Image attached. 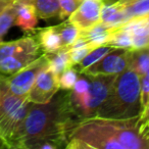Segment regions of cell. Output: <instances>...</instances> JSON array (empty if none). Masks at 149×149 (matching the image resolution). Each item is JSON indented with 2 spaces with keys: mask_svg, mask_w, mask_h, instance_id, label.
<instances>
[{
  "mask_svg": "<svg viewBox=\"0 0 149 149\" xmlns=\"http://www.w3.org/2000/svg\"><path fill=\"white\" fill-rule=\"evenodd\" d=\"M79 122L70 105V91L63 89L47 103L31 104L21 128L9 141L8 148L65 147L68 135Z\"/></svg>",
  "mask_w": 149,
  "mask_h": 149,
  "instance_id": "cell-1",
  "label": "cell"
},
{
  "mask_svg": "<svg viewBox=\"0 0 149 149\" xmlns=\"http://www.w3.org/2000/svg\"><path fill=\"white\" fill-rule=\"evenodd\" d=\"M139 116L120 120L94 116L81 120L68 135L65 148H147L146 139L139 132Z\"/></svg>",
  "mask_w": 149,
  "mask_h": 149,
  "instance_id": "cell-2",
  "label": "cell"
},
{
  "mask_svg": "<svg viewBox=\"0 0 149 149\" xmlns=\"http://www.w3.org/2000/svg\"><path fill=\"white\" fill-rule=\"evenodd\" d=\"M140 96V77L133 68H128L116 76L107 97L98 108L96 116L116 120L139 116L143 111Z\"/></svg>",
  "mask_w": 149,
  "mask_h": 149,
  "instance_id": "cell-3",
  "label": "cell"
},
{
  "mask_svg": "<svg viewBox=\"0 0 149 149\" xmlns=\"http://www.w3.org/2000/svg\"><path fill=\"white\" fill-rule=\"evenodd\" d=\"M32 102L8 90L0 76V138L8 143L21 128Z\"/></svg>",
  "mask_w": 149,
  "mask_h": 149,
  "instance_id": "cell-4",
  "label": "cell"
},
{
  "mask_svg": "<svg viewBox=\"0 0 149 149\" xmlns=\"http://www.w3.org/2000/svg\"><path fill=\"white\" fill-rule=\"evenodd\" d=\"M90 87L86 93L74 94L70 91V101L80 120L96 116L99 106L106 99L116 76H90Z\"/></svg>",
  "mask_w": 149,
  "mask_h": 149,
  "instance_id": "cell-5",
  "label": "cell"
},
{
  "mask_svg": "<svg viewBox=\"0 0 149 149\" xmlns=\"http://www.w3.org/2000/svg\"><path fill=\"white\" fill-rule=\"evenodd\" d=\"M47 65L48 60L45 54L43 53L37 59L31 62L26 68H22L21 70L7 77L1 76V78L9 91L17 96L27 98L32 86L37 79V76Z\"/></svg>",
  "mask_w": 149,
  "mask_h": 149,
  "instance_id": "cell-6",
  "label": "cell"
},
{
  "mask_svg": "<svg viewBox=\"0 0 149 149\" xmlns=\"http://www.w3.org/2000/svg\"><path fill=\"white\" fill-rule=\"evenodd\" d=\"M130 52L131 50L128 48L112 49L82 74L89 76H118L130 65Z\"/></svg>",
  "mask_w": 149,
  "mask_h": 149,
  "instance_id": "cell-7",
  "label": "cell"
},
{
  "mask_svg": "<svg viewBox=\"0 0 149 149\" xmlns=\"http://www.w3.org/2000/svg\"><path fill=\"white\" fill-rule=\"evenodd\" d=\"M59 89L58 76L49 68V65H47L37 76L27 99L32 103H47L55 96Z\"/></svg>",
  "mask_w": 149,
  "mask_h": 149,
  "instance_id": "cell-8",
  "label": "cell"
},
{
  "mask_svg": "<svg viewBox=\"0 0 149 149\" xmlns=\"http://www.w3.org/2000/svg\"><path fill=\"white\" fill-rule=\"evenodd\" d=\"M103 4L102 0H83L68 19L81 31L89 29L100 22Z\"/></svg>",
  "mask_w": 149,
  "mask_h": 149,
  "instance_id": "cell-9",
  "label": "cell"
},
{
  "mask_svg": "<svg viewBox=\"0 0 149 149\" xmlns=\"http://www.w3.org/2000/svg\"><path fill=\"white\" fill-rule=\"evenodd\" d=\"M42 54V51H25L4 58L0 61V76L7 77L19 72Z\"/></svg>",
  "mask_w": 149,
  "mask_h": 149,
  "instance_id": "cell-10",
  "label": "cell"
},
{
  "mask_svg": "<svg viewBox=\"0 0 149 149\" xmlns=\"http://www.w3.org/2000/svg\"><path fill=\"white\" fill-rule=\"evenodd\" d=\"M25 51H42L36 35L25 36L11 42H0V61L8 56Z\"/></svg>",
  "mask_w": 149,
  "mask_h": 149,
  "instance_id": "cell-11",
  "label": "cell"
},
{
  "mask_svg": "<svg viewBox=\"0 0 149 149\" xmlns=\"http://www.w3.org/2000/svg\"><path fill=\"white\" fill-rule=\"evenodd\" d=\"M131 19L130 15L127 11V8L118 3H112V4H103L101 10V17L100 22L108 28L120 27V26L126 24Z\"/></svg>",
  "mask_w": 149,
  "mask_h": 149,
  "instance_id": "cell-12",
  "label": "cell"
},
{
  "mask_svg": "<svg viewBox=\"0 0 149 149\" xmlns=\"http://www.w3.org/2000/svg\"><path fill=\"white\" fill-rule=\"evenodd\" d=\"M80 36L84 37L91 46L97 48L99 46L106 45L111 36V28L106 27L101 22L94 25L87 30H82Z\"/></svg>",
  "mask_w": 149,
  "mask_h": 149,
  "instance_id": "cell-13",
  "label": "cell"
},
{
  "mask_svg": "<svg viewBox=\"0 0 149 149\" xmlns=\"http://www.w3.org/2000/svg\"><path fill=\"white\" fill-rule=\"evenodd\" d=\"M13 24L24 31L35 29L38 25V15L35 7L30 3H17V13Z\"/></svg>",
  "mask_w": 149,
  "mask_h": 149,
  "instance_id": "cell-14",
  "label": "cell"
},
{
  "mask_svg": "<svg viewBox=\"0 0 149 149\" xmlns=\"http://www.w3.org/2000/svg\"><path fill=\"white\" fill-rule=\"evenodd\" d=\"M17 3H30L35 7L38 17L48 21L53 17H59V0H17Z\"/></svg>",
  "mask_w": 149,
  "mask_h": 149,
  "instance_id": "cell-15",
  "label": "cell"
},
{
  "mask_svg": "<svg viewBox=\"0 0 149 149\" xmlns=\"http://www.w3.org/2000/svg\"><path fill=\"white\" fill-rule=\"evenodd\" d=\"M48 60L49 68L59 77L68 68L74 66L70 62V50L68 47H61L53 52L44 53Z\"/></svg>",
  "mask_w": 149,
  "mask_h": 149,
  "instance_id": "cell-16",
  "label": "cell"
},
{
  "mask_svg": "<svg viewBox=\"0 0 149 149\" xmlns=\"http://www.w3.org/2000/svg\"><path fill=\"white\" fill-rule=\"evenodd\" d=\"M36 36H37L38 42H39L42 51L44 53L56 51L62 47L60 37L54 27L40 29L38 34H36Z\"/></svg>",
  "mask_w": 149,
  "mask_h": 149,
  "instance_id": "cell-17",
  "label": "cell"
},
{
  "mask_svg": "<svg viewBox=\"0 0 149 149\" xmlns=\"http://www.w3.org/2000/svg\"><path fill=\"white\" fill-rule=\"evenodd\" d=\"M130 65L139 74L140 79L149 74V47L142 49H130Z\"/></svg>",
  "mask_w": 149,
  "mask_h": 149,
  "instance_id": "cell-18",
  "label": "cell"
},
{
  "mask_svg": "<svg viewBox=\"0 0 149 149\" xmlns=\"http://www.w3.org/2000/svg\"><path fill=\"white\" fill-rule=\"evenodd\" d=\"M54 28L60 37L62 47H68L70 45H72L79 37L81 32V30L70 19H66L58 26H54Z\"/></svg>",
  "mask_w": 149,
  "mask_h": 149,
  "instance_id": "cell-19",
  "label": "cell"
},
{
  "mask_svg": "<svg viewBox=\"0 0 149 149\" xmlns=\"http://www.w3.org/2000/svg\"><path fill=\"white\" fill-rule=\"evenodd\" d=\"M17 13V3L15 0H11V2L5 7L0 13V42L8 31V29L15 23Z\"/></svg>",
  "mask_w": 149,
  "mask_h": 149,
  "instance_id": "cell-20",
  "label": "cell"
},
{
  "mask_svg": "<svg viewBox=\"0 0 149 149\" xmlns=\"http://www.w3.org/2000/svg\"><path fill=\"white\" fill-rule=\"evenodd\" d=\"M113 49L112 47L107 45L99 46V47L93 49L81 62H79L78 64L74 65V68H77V70L79 72V74H82L86 68H88L89 66H91L92 64H94L95 62H97L98 60L101 59L103 56H105L108 52H110Z\"/></svg>",
  "mask_w": 149,
  "mask_h": 149,
  "instance_id": "cell-21",
  "label": "cell"
},
{
  "mask_svg": "<svg viewBox=\"0 0 149 149\" xmlns=\"http://www.w3.org/2000/svg\"><path fill=\"white\" fill-rule=\"evenodd\" d=\"M112 48H128L132 47V35L118 27L111 28V36L106 44Z\"/></svg>",
  "mask_w": 149,
  "mask_h": 149,
  "instance_id": "cell-22",
  "label": "cell"
},
{
  "mask_svg": "<svg viewBox=\"0 0 149 149\" xmlns=\"http://www.w3.org/2000/svg\"><path fill=\"white\" fill-rule=\"evenodd\" d=\"M78 78H79V72L77 70V68H74V66L68 68L58 77L60 89L70 90L74 87V84H76Z\"/></svg>",
  "mask_w": 149,
  "mask_h": 149,
  "instance_id": "cell-23",
  "label": "cell"
},
{
  "mask_svg": "<svg viewBox=\"0 0 149 149\" xmlns=\"http://www.w3.org/2000/svg\"><path fill=\"white\" fill-rule=\"evenodd\" d=\"M131 19L145 17L149 15V0H135L134 2L126 6Z\"/></svg>",
  "mask_w": 149,
  "mask_h": 149,
  "instance_id": "cell-24",
  "label": "cell"
},
{
  "mask_svg": "<svg viewBox=\"0 0 149 149\" xmlns=\"http://www.w3.org/2000/svg\"><path fill=\"white\" fill-rule=\"evenodd\" d=\"M93 49H95V48L90 45V44H87V45H85V46H81V47L68 49L70 50V62H72V65H76V64H78L79 62H81Z\"/></svg>",
  "mask_w": 149,
  "mask_h": 149,
  "instance_id": "cell-25",
  "label": "cell"
},
{
  "mask_svg": "<svg viewBox=\"0 0 149 149\" xmlns=\"http://www.w3.org/2000/svg\"><path fill=\"white\" fill-rule=\"evenodd\" d=\"M83 0H59L60 5V13H59V19H65L68 17H70L74 13Z\"/></svg>",
  "mask_w": 149,
  "mask_h": 149,
  "instance_id": "cell-26",
  "label": "cell"
},
{
  "mask_svg": "<svg viewBox=\"0 0 149 149\" xmlns=\"http://www.w3.org/2000/svg\"><path fill=\"white\" fill-rule=\"evenodd\" d=\"M149 47V34L141 36H132V47L131 49H142Z\"/></svg>",
  "mask_w": 149,
  "mask_h": 149,
  "instance_id": "cell-27",
  "label": "cell"
},
{
  "mask_svg": "<svg viewBox=\"0 0 149 149\" xmlns=\"http://www.w3.org/2000/svg\"><path fill=\"white\" fill-rule=\"evenodd\" d=\"M11 2V0H0V13H2V10Z\"/></svg>",
  "mask_w": 149,
  "mask_h": 149,
  "instance_id": "cell-28",
  "label": "cell"
},
{
  "mask_svg": "<svg viewBox=\"0 0 149 149\" xmlns=\"http://www.w3.org/2000/svg\"><path fill=\"white\" fill-rule=\"evenodd\" d=\"M1 148H8V147H7L6 143H5L2 139L0 138V149H1Z\"/></svg>",
  "mask_w": 149,
  "mask_h": 149,
  "instance_id": "cell-29",
  "label": "cell"
},
{
  "mask_svg": "<svg viewBox=\"0 0 149 149\" xmlns=\"http://www.w3.org/2000/svg\"><path fill=\"white\" fill-rule=\"evenodd\" d=\"M145 139H146V142H147V148H149V133L146 135V136L144 137Z\"/></svg>",
  "mask_w": 149,
  "mask_h": 149,
  "instance_id": "cell-30",
  "label": "cell"
},
{
  "mask_svg": "<svg viewBox=\"0 0 149 149\" xmlns=\"http://www.w3.org/2000/svg\"><path fill=\"white\" fill-rule=\"evenodd\" d=\"M148 21H149V15H148Z\"/></svg>",
  "mask_w": 149,
  "mask_h": 149,
  "instance_id": "cell-31",
  "label": "cell"
},
{
  "mask_svg": "<svg viewBox=\"0 0 149 149\" xmlns=\"http://www.w3.org/2000/svg\"><path fill=\"white\" fill-rule=\"evenodd\" d=\"M102 1H103V0H102Z\"/></svg>",
  "mask_w": 149,
  "mask_h": 149,
  "instance_id": "cell-32",
  "label": "cell"
}]
</instances>
